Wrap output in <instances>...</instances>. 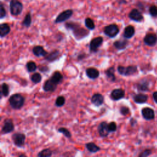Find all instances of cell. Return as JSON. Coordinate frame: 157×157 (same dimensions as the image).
Wrapping results in <instances>:
<instances>
[{
  "label": "cell",
  "instance_id": "1",
  "mask_svg": "<svg viewBox=\"0 0 157 157\" xmlns=\"http://www.w3.org/2000/svg\"><path fill=\"white\" fill-rule=\"evenodd\" d=\"M25 98L19 93L11 95L9 99V103L10 107L14 109H20L25 104Z\"/></svg>",
  "mask_w": 157,
  "mask_h": 157
},
{
  "label": "cell",
  "instance_id": "2",
  "mask_svg": "<svg viewBox=\"0 0 157 157\" xmlns=\"http://www.w3.org/2000/svg\"><path fill=\"white\" fill-rule=\"evenodd\" d=\"M24 5L19 0H10L9 3V11L11 15L18 16L23 10Z\"/></svg>",
  "mask_w": 157,
  "mask_h": 157
},
{
  "label": "cell",
  "instance_id": "3",
  "mask_svg": "<svg viewBox=\"0 0 157 157\" xmlns=\"http://www.w3.org/2000/svg\"><path fill=\"white\" fill-rule=\"evenodd\" d=\"M138 71V68L136 66H118L117 68L118 73L122 76H129L135 74Z\"/></svg>",
  "mask_w": 157,
  "mask_h": 157
},
{
  "label": "cell",
  "instance_id": "4",
  "mask_svg": "<svg viewBox=\"0 0 157 157\" xmlns=\"http://www.w3.org/2000/svg\"><path fill=\"white\" fill-rule=\"evenodd\" d=\"M104 35L110 38H114L117 36L120 32L118 27L116 24H110L104 28Z\"/></svg>",
  "mask_w": 157,
  "mask_h": 157
},
{
  "label": "cell",
  "instance_id": "5",
  "mask_svg": "<svg viewBox=\"0 0 157 157\" xmlns=\"http://www.w3.org/2000/svg\"><path fill=\"white\" fill-rule=\"evenodd\" d=\"M12 139L15 145L18 147H22L25 145L26 136L24 133L18 132L13 134Z\"/></svg>",
  "mask_w": 157,
  "mask_h": 157
},
{
  "label": "cell",
  "instance_id": "6",
  "mask_svg": "<svg viewBox=\"0 0 157 157\" xmlns=\"http://www.w3.org/2000/svg\"><path fill=\"white\" fill-rule=\"evenodd\" d=\"M74 11L72 9H67L61 12L55 20V24L63 23L64 21L69 20L73 15Z\"/></svg>",
  "mask_w": 157,
  "mask_h": 157
},
{
  "label": "cell",
  "instance_id": "7",
  "mask_svg": "<svg viewBox=\"0 0 157 157\" xmlns=\"http://www.w3.org/2000/svg\"><path fill=\"white\" fill-rule=\"evenodd\" d=\"M103 42V38L101 36H98L92 39L89 45L90 51L92 53L97 52L99 50V48L101 46Z\"/></svg>",
  "mask_w": 157,
  "mask_h": 157
},
{
  "label": "cell",
  "instance_id": "8",
  "mask_svg": "<svg viewBox=\"0 0 157 157\" xmlns=\"http://www.w3.org/2000/svg\"><path fill=\"white\" fill-rule=\"evenodd\" d=\"M98 131L99 135L101 138H106L108 136L109 133L108 124L106 121H102L99 123V125L98 127Z\"/></svg>",
  "mask_w": 157,
  "mask_h": 157
},
{
  "label": "cell",
  "instance_id": "9",
  "mask_svg": "<svg viewBox=\"0 0 157 157\" xmlns=\"http://www.w3.org/2000/svg\"><path fill=\"white\" fill-rule=\"evenodd\" d=\"M73 34L74 37L76 38L77 40H81L86 36H87L89 34L88 31L87 30L82 28L80 26L77 27L76 29H74L73 31Z\"/></svg>",
  "mask_w": 157,
  "mask_h": 157
},
{
  "label": "cell",
  "instance_id": "10",
  "mask_svg": "<svg viewBox=\"0 0 157 157\" xmlns=\"http://www.w3.org/2000/svg\"><path fill=\"white\" fill-rule=\"evenodd\" d=\"M14 130V125L11 119L7 118L4 120L1 131L3 134H9Z\"/></svg>",
  "mask_w": 157,
  "mask_h": 157
},
{
  "label": "cell",
  "instance_id": "11",
  "mask_svg": "<svg viewBox=\"0 0 157 157\" xmlns=\"http://www.w3.org/2000/svg\"><path fill=\"white\" fill-rule=\"evenodd\" d=\"M125 96L124 90L121 88H116L113 90L110 93V98L113 101H118L121 99Z\"/></svg>",
  "mask_w": 157,
  "mask_h": 157
},
{
  "label": "cell",
  "instance_id": "12",
  "mask_svg": "<svg viewBox=\"0 0 157 157\" xmlns=\"http://www.w3.org/2000/svg\"><path fill=\"white\" fill-rule=\"evenodd\" d=\"M128 17L131 20L137 22H141L144 20L143 16L137 9H132L128 14Z\"/></svg>",
  "mask_w": 157,
  "mask_h": 157
},
{
  "label": "cell",
  "instance_id": "13",
  "mask_svg": "<svg viewBox=\"0 0 157 157\" xmlns=\"http://www.w3.org/2000/svg\"><path fill=\"white\" fill-rule=\"evenodd\" d=\"M142 116L146 120H152L155 118V112L150 107H144L141 110Z\"/></svg>",
  "mask_w": 157,
  "mask_h": 157
},
{
  "label": "cell",
  "instance_id": "14",
  "mask_svg": "<svg viewBox=\"0 0 157 157\" xmlns=\"http://www.w3.org/2000/svg\"><path fill=\"white\" fill-rule=\"evenodd\" d=\"M144 43L149 46H154L157 43V36L153 33H149L144 38Z\"/></svg>",
  "mask_w": 157,
  "mask_h": 157
},
{
  "label": "cell",
  "instance_id": "15",
  "mask_svg": "<svg viewBox=\"0 0 157 157\" xmlns=\"http://www.w3.org/2000/svg\"><path fill=\"white\" fill-rule=\"evenodd\" d=\"M91 102L96 107L101 106L104 102V97L100 93L94 94L91 98Z\"/></svg>",
  "mask_w": 157,
  "mask_h": 157
},
{
  "label": "cell",
  "instance_id": "16",
  "mask_svg": "<svg viewBox=\"0 0 157 157\" xmlns=\"http://www.w3.org/2000/svg\"><path fill=\"white\" fill-rule=\"evenodd\" d=\"M57 87V85L55 84L50 78L47 80L43 85V90L46 92H53Z\"/></svg>",
  "mask_w": 157,
  "mask_h": 157
},
{
  "label": "cell",
  "instance_id": "17",
  "mask_svg": "<svg viewBox=\"0 0 157 157\" xmlns=\"http://www.w3.org/2000/svg\"><path fill=\"white\" fill-rule=\"evenodd\" d=\"M33 53L38 57H45L48 54L47 52L44 49L42 46H36L33 49Z\"/></svg>",
  "mask_w": 157,
  "mask_h": 157
},
{
  "label": "cell",
  "instance_id": "18",
  "mask_svg": "<svg viewBox=\"0 0 157 157\" xmlns=\"http://www.w3.org/2000/svg\"><path fill=\"white\" fill-rule=\"evenodd\" d=\"M85 73L87 76L90 79H96L99 76V71L95 68H88Z\"/></svg>",
  "mask_w": 157,
  "mask_h": 157
},
{
  "label": "cell",
  "instance_id": "19",
  "mask_svg": "<svg viewBox=\"0 0 157 157\" xmlns=\"http://www.w3.org/2000/svg\"><path fill=\"white\" fill-rule=\"evenodd\" d=\"M135 34V29L134 27L132 25L127 26L123 31V36L125 39H131Z\"/></svg>",
  "mask_w": 157,
  "mask_h": 157
},
{
  "label": "cell",
  "instance_id": "20",
  "mask_svg": "<svg viewBox=\"0 0 157 157\" xmlns=\"http://www.w3.org/2000/svg\"><path fill=\"white\" fill-rule=\"evenodd\" d=\"M148 96L143 93H138L133 96L134 101L137 104H144L147 102Z\"/></svg>",
  "mask_w": 157,
  "mask_h": 157
},
{
  "label": "cell",
  "instance_id": "21",
  "mask_svg": "<svg viewBox=\"0 0 157 157\" xmlns=\"http://www.w3.org/2000/svg\"><path fill=\"white\" fill-rule=\"evenodd\" d=\"M115 48L118 50H124L126 49L128 45V41L126 39H121L118 41H116L113 44Z\"/></svg>",
  "mask_w": 157,
  "mask_h": 157
},
{
  "label": "cell",
  "instance_id": "22",
  "mask_svg": "<svg viewBox=\"0 0 157 157\" xmlns=\"http://www.w3.org/2000/svg\"><path fill=\"white\" fill-rule=\"evenodd\" d=\"M115 68L114 66H112L109 68L105 72L106 76L107 78V79L110 82H115L116 80V77L115 75Z\"/></svg>",
  "mask_w": 157,
  "mask_h": 157
},
{
  "label": "cell",
  "instance_id": "23",
  "mask_svg": "<svg viewBox=\"0 0 157 157\" xmlns=\"http://www.w3.org/2000/svg\"><path fill=\"white\" fill-rule=\"evenodd\" d=\"M59 55H60V51L58 50H55L51 52L50 53H48L44 58L45 60H46L47 61L52 62L57 60L59 57Z\"/></svg>",
  "mask_w": 157,
  "mask_h": 157
},
{
  "label": "cell",
  "instance_id": "24",
  "mask_svg": "<svg viewBox=\"0 0 157 157\" xmlns=\"http://www.w3.org/2000/svg\"><path fill=\"white\" fill-rule=\"evenodd\" d=\"M50 79L57 85L60 84L63 79V76L59 71H55L53 73L52 76L50 78Z\"/></svg>",
  "mask_w": 157,
  "mask_h": 157
},
{
  "label": "cell",
  "instance_id": "25",
  "mask_svg": "<svg viewBox=\"0 0 157 157\" xmlns=\"http://www.w3.org/2000/svg\"><path fill=\"white\" fill-rule=\"evenodd\" d=\"M10 31V28L7 24H1L0 25V36L1 38L7 36Z\"/></svg>",
  "mask_w": 157,
  "mask_h": 157
},
{
  "label": "cell",
  "instance_id": "26",
  "mask_svg": "<svg viewBox=\"0 0 157 157\" xmlns=\"http://www.w3.org/2000/svg\"><path fill=\"white\" fill-rule=\"evenodd\" d=\"M137 88L140 92H147L149 89V82L147 81H142L138 84Z\"/></svg>",
  "mask_w": 157,
  "mask_h": 157
},
{
  "label": "cell",
  "instance_id": "27",
  "mask_svg": "<svg viewBox=\"0 0 157 157\" xmlns=\"http://www.w3.org/2000/svg\"><path fill=\"white\" fill-rule=\"evenodd\" d=\"M85 147L91 153H96L101 150V148L94 142H89L86 144Z\"/></svg>",
  "mask_w": 157,
  "mask_h": 157
},
{
  "label": "cell",
  "instance_id": "28",
  "mask_svg": "<svg viewBox=\"0 0 157 157\" xmlns=\"http://www.w3.org/2000/svg\"><path fill=\"white\" fill-rule=\"evenodd\" d=\"M32 23V17L30 13H28L25 16L23 21H22V25L25 27L29 28Z\"/></svg>",
  "mask_w": 157,
  "mask_h": 157
},
{
  "label": "cell",
  "instance_id": "29",
  "mask_svg": "<svg viewBox=\"0 0 157 157\" xmlns=\"http://www.w3.org/2000/svg\"><path fill=\"white\" fill-rule=\"evenodd\" d=\"M85 25L90 30H93L95 28V24L94 21L91 19L87 17L85 20Z\"/></svg>",
  "mask_w": 157,
  "mask_h": 157
},
{
  "label": "cell",
  "instance_id": "30",
  "mask_svg": "<svg viewBox=\"0 0 157 157\" xmlns=\"http://www.w3.org/2000/svg\"><path fill=\"white\" fill-rule=\"evenodd\" d=\"M26 66H27V69L29 73L35 72L38 68V66H37L36 63H35L34 61H32L28 62L27 63Z\"/></svg>",
  "mask_w": 157,
  "mask_h": 157
},
{
  "label": "cell",
  "instance_id": "31",
  "mask_svg": "<svg viewBox=\"0 0 157 157\" xmlns=\"http://www.w3.org/2000/svg\"><path fill=\"white\" fill-rule=\"evenodd\" d=\"M31 80L33 83L35 84H39L42 81V76L39 73H35L31 76Z\"/></svg>",
  "mask_w": 157,
  "mask_h": 157
},
{
  "label": "cell",
  "instance_id": "32",
  "mask_svg": "<svg viewBox=\"0 0 157 157\" xmlns=\"http://www.w3.org/2000/svg\"><path fill=\"white\" fill-rule=\"evenodd\" d=\"M52 155V151L49 149H46L38 153V157H50Z\"/></svg>",
  "mask_w": 157,
  "mask_h": 157
},
{
  "label": "cell",
  "instance_id": "33",
  "mask_svg": "<svg viewBox=\"0 0 157 157\" xmlns=\"http://www.w3.org/2000/svg\"><path fill=\"white\" fill-rule=\"evenodd\" d=\"M65 28L67 30H70L73 31L74 29H76L77 27L78 26H80V24L78 23H76V22L73 21H70V22H67V23L65 24Z\"/></svg>",
  "mask_w": 157,
  "mask_h": 157
},
{
  "label": "cell",
  "instance_id": "34",
  "mask_svg": "<svg viewBox=\"0 0 157 157\" xmlns=\"http://www.w3.org/2000/svg\"><path fill=\"white\" fill-rule=\"evenodd\" d=\"M65 102H66L65 98L63 96H60L57 97V99H56L55 104V106L57 107H61L64 105Z\"/></svg>",
  "mask_w": 157,
  "mask_h": 157
},
{
  "label": "cell",
  "instance_id": "35",
  "mask_svg": "<svg viewBox=\"0 0 157 157\" xmlns=\"http://www.w3.org/2000/svg\"><path fill=\"white\" fill-rule=\"evenodd\" d=\"M9 94V87L6 83H3L1 85V97L3 95L5 97H7Z\"/></svg>",
  "mask_w": 157,
  "mask_h": 157
},
{
  "label": "cell",
  "instance_id": "36",
  "mask_svg": "<svg viewBox=\"0 0 157 157\" xmlns=\"http://www.w3.org/2000/svg\"><path fill=\"white\" fill-rule=\"evenodd\" d=\"M58 132L60 133L63 134V135L67 138H71V132L66 128H63V127H61L58 130Z\"/></svg>",
  "mask_w": 157,
  "mask_h": 157
},
{
  "label": "cell",
  "instance_id": "37",
  "mask_svg": "<svg viewBox=\"0 0 157 157\" xmlns=\"http://www.w3.org/2000/svg\"><path fill=\"white\" fill-rule=\"evenodd\" d=\"M7 15V13L6 9L4 7V6L2 2H1L0 4V19H4Z\"/></svg>",
  "mask_w": 157,
  "mask_h": 157
},
{
  "label": "cell",
  "instance_id": "38",
  "mask_svg": "<svg viewBox=\"0 0 157 157\" xmlns=\"http://www.w3.org/2000/svg\"><path fill=\"white\" fill-rule=\"evenodd\" d=\"M108 128L110 132H116L117 129V126L116 123L114 121H112L108 124Z\"/></svg>",
  "mask_w": 157,
  "mask_h": 157
},
{
  "label": "cell",
  "instance_id": "39",
  "mask_svg": "<svg viewBox=\"0 0 157 157\" xmlns=\"http://www.w3.org/2000/svg\"><path fill=\"white\" fill-rule=\"evenodd\" d=\"M130 109L127 106H121L120 109V113L122 116H127L130 114Z\"/></svg>",
  "mask_w": 157,
  "mask_h": 157
},
{
  "label": "cell",
  "instance_id": "40",
  "mask_svg": "<svg viewBox=\"0 0 157 157\" xmlns=\"http://www.w3.org/2000/svg\"><path fill=\"white\" fill-rule=\"evenodd\" d=\"M149 13L152 17H157V7L156 6H152L149 9Z\"/></svg>",
  "mask_w": 157,
  "mask_h": 157
},
{
  "label": "cell",
  "instance_id": "41",
  "mask_svg": "<svg viewBox=\"0 0 157 157\" xmlns=\"http://www.w3.org/2000/svg\"><path fill=\"white\" fill-rule=\"evenodd\" d=\"M151 153H152L151 150H150V149H146V150H144V151L139 155V156H140V157H146V156H149Z\"/></svg>",
  "mask_w": 157,
  "mask_h": 157
},
{
  "label": "cell",
  "instance_id": "42",
  "mask_svg": "<svg viewBox=\"0 0 157 157\" xmlns=\"http://www.w3.org/2000/svg\"><path fill=\"white\" fill-rule=\"evenodd\" d=\"M85 53H82V54H79L78 55V57H77V59L78 60H83L85 57Z\"/></svg>",
  "mask_w": 157,
  "mask_h": 157
},
{
  "label": "cell",
  "instance_id": "43",
  "mask_svg": "<svg viewBox=\"0 0 157 157\" xmlns=\"http://www.w3.org/2000/svg\"><path fill=\"white\" fill-rule=\"evenodd\" d=\"M153 99L154 101L157 104V92H155L153 93Z\"/></svg>",
  "mask_w": 157,
  "mask_h": 157
},
{
  "label": "cell",
  "instance_id": "44",
  "mask_svg": "<svg viewBox=\"0 0 157 157\" xmlns=\"http://www.w3.org/2000/svg\"><path fill=\"white\" fill-rule=\"evenodd\" d=\"M123 2H124L125 3H127V1H125V0H121V1H119V3H123Z\"/></svg>",
  "mask_w": 157,
  "mask_h": 157
},
{
  "label": "cell",
  "instance_id": "45",
  "mask_svg": "<svg viewBox=\"0 0 157 157\" xmlns=\"http://www.w3.org/2000/svg\"><path fill=\"white\" fill-rule=\"evenodd\" d=\"M19 156L21 157V156H26L25 154H21V155H20Z\"/></svg>",
  "mask_w": 157,
  "mask_h": 157
}]
</instances>
